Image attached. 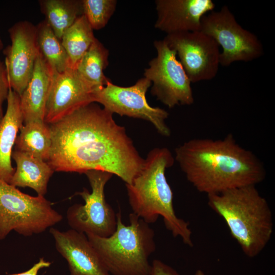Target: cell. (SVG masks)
<instances>
[{
  "label": "cell",
  "mask_w": 275,
  "mask_h": 275,
  "mask_svg": "<svg viewBox=\"0 0 275 275\" xmlns=\"http://www.w3.org/2000/svg\"><path fill=\"white\" fill-rule=\"evenodd\" d=\"M7 101V110L0 121V179L9 183L15 170L11 163L12 149L23 118L20 97L11 87Z\"/></svg>",
  "instance_id": "17"
},
{
  "label": "cell",
  "mask_w": 275,
  "mask_h": 275,
  "mask_svg": "<svg viewBox=\"0 0 275 275\" xmlns=\"http://www.w3.org/2000/svg\"><path fill=\"white\" fill-rule=\"evenodd\" d=\"M36 27V38L38 50L51 69L62 72L71 67L68 54L61 41L45 20L39 22Z\"/></svg>",
  "instance_id": "22"
},
{
  "label": "cell",
  "mask_w": 275,
  "mask_h": 275,
  "mask_svg": "<svg viewBox=\"0 0 275 275\" xmlns=\"http://www.w3.org/2000/svg\"><path fill=\"white\" fill-rule=\"evenodd\" d=\"M108 56V50L96 38L75 67L79 75L94 93L110 80L103 73L109 63Z\"/></svg>",
  "instance_id": "20"
},
{
  "label": "cell",
  "mask_w": 275,
  "mask_h": 275,
  "mask_svg": "<svg viewBox=\"0 0 275 275\" xmlns=\"http://www.w3.org/2000/svg\"><path fill=\"white\" fill-rule=\"evenodd\" d=\"M56 249L67 261L70 275H110L87 235L73 229L50 228Z\"/></svg>",
  "instance_id": "14"
},
{
  "label": "cell",
  "mask_w": 275,
  "mask_h": 275,
  "mask_svg": "<svg viewBox=\"0 0 275 275\" xmlns=\"http://www.w3.org/2000/svg\"><path fill=\"white\" fill-rule=\"evenodd\" d=\"M154 27L167 34L200 31L202 18L213 11L211 0H156Z\"/></svg>",
  "instance_id": "15"
},
{
  "label": "cell",
  "mask_w": 275,
  "mask_h": 275,
  "mask_svg": "<svg viewBox=\"0 0 275 275\" xmlns=\"http://www.w3.org/2000/svg\"><path fill=\"white\" fill-rule=\"evenodd\" d=\"M150 275H180L175 269L160 260L155 259L151 264Z\"/></svg>",
  "instance_id": "26"
},
{
  "label": "cell",
  "mask_w": 275,
  "mask_h": 275,
  "mask_svg": "<svg viewBox=\"0 0 275 275\" xmlns=\"http://www.w3.org/2000/svg\"><path fill=\"white\" fill-rule=\"evenodd\" d=\"M39 3L45 20L61 41L64 32L83 14L81 1L41 0Z\"/></svg>",
  "instance_id": "21"
},
{
  "label": "cell",
  "mask_w": 275,
  "mask_h": 275,
  "mask_svg": "<svg viewBox=\"0 0 275 275\" xmlns=\"http://www.w3.org/2000/svg\"><path fill=\"white\" fill-rule=\"evenodd\" d=\"M19 130L14 149L47 161L52 146L49 124L44 120L33 121L24 123Z\"/></svg>",
  "instance_id": "19"
},
{
  "label": "cell",
  "mask_w": 275,
  "mask_h": 275,
  "mask_svg": "<svg viewBox=\"0 0 275 275\" xmlns=\"http://www.w3.org/2000/svg\"><path fill=\"white\" fill-rule=\"evenodd\" d=\"M116 216V229L112 235L100 237L87 234L89 240L109 274L150 275L149 258L156 249L154 230L133 213L129 215L127 226L122 222L120 211Z\"/></svg>",
  "instance_id": "5"
},
{
  "label": "cell",
  "mask_w": 275,
  "mask_h": 275,
  "mask_svg": "<svg viewBox=\"0 0 275 275\" xmlns=\"http://www.w3.org/2000/svg\"><path fill=\"white\" fill-rule=\"evenodd\" d=\"M175 159L167 148L151 150L143 166L130 184H125L129 203L134 214L150 224L163 218L166 228L184 244L193 246L189 224L178 217L173 206V194L165 172Z\"/></svg>",
  "instance_id": "3"
},
{
  "label": "cell",
  "mask_w": 275,
  "mask_h": 275,
  "mask_svg": "<svg viewBox=\"0 0 275 275\" xmlns=\"http://www.w3.org/2000/svg\"><path fill=\"white\" fill-rule=\"evenodd\" d=\"M12 158L16 168L9 184L15 187H28L44 196L49 180L54 172L48 162L33 156L14 150Z\"/></svg>",
  "instance_id": "18"
},
{
  "label": "cell",
  "mask_w": 275,
  "mask_h": 275,
  "mask_svg": "<svg viewBox=\"0 0 275 275\" xmlns=\"http://www.w3.org/2000/svg\"><path fill=\"white\" fill-rule=\"evenodd\" d=\"M208 205L226 223L232 237L249 258L260 254L273 231V216L255 185L207 195Z\"/></svg>",
  "instance_id": "4"
},
{
  "label": "cell",
  "mask_w": 275,
  "mask_h": 275,
  "mask_svg": "<svg viewBox=\"0 0 275 275\" xmlns=\"http://www.w3.org/2000/svg\"><path fill=\"white\" fill-rule=\"evenodd\" d=\"M85 174L92 192L84 188L77 193L85 201V204H75L68 209V223L72 229L86 235L108 237L116 230L117 216L106 201L104 187L113 175L99 170H89Z\"/></svg>",
  "instance_id": "8"
},
{
  "label": "cell",
  "mask_w": 275,
  "mask_h": 275,
  "mask_svg": "<svg viewBox=\"0 0 275 275\" xmlns=\"http://www.w3.org/2000/svg\"><path fill=\"white\" fill-rule=\"evenodd\" d=\"M10 88L7 68L5 63L0 61V121L4 115L3 105L7 99Z\"/></svg>",
  "instance_id": "25"
},
{
  "label": "cell",
  "mask_w": 275,
  "mask_h": 275,
  "mask_svg": "<svg viewBox=\"0 0 275 275\" xmlns=\"http://www.w3.org/2000/svg\"><path fill=\"white\" fill-rule=\"evenodd\" d=\"M95 39L93 29L84 14L64 32L61 43L68 54L72 68L75 69Z\"/></svg>",
  "instance_id": "23"
},
{
  "label": "cell",
  "mask_w": 275,
  "mask_h": 275,
  "mask_svg": "<svg viewBox=\"0 0 275 275\" xmlns=\"http://www.w3.org/2000/svg\"><path fill=\"white\" fill-rule=\"evenodd\" d=\"M52 70L39 53L32 76L20 97L23 123L44 120Z\"/></svg>",
  "instance_id": "16"
},
{
  "label": "cell",
  "mask_w": 275,
  "mask_h": 275,
  "mask_svg": "<svg viewBox=\"0 0 275 275\" xmlns=\"http://www.w3.org/2000/svg\"><path fill=\"white\" fill-rule=\"evenodd\" d=\"M113 115L92 102L49 124L52 146L47 162L53 171H102L130 184L142 169L144 159Z\"/></svg>",
  "instance_id": "1"
},
{
  "label": "cell",
  "mask_w": 275,
  "mask_h": 275,
  "mask_svg": "<svg viewBox=\"0 0 275 275\" xmlns=\"http://www.w3.org/2000/svg\"><path fill=\"white\" fill-rule=\"evenodd\" d=\"M62 219L44 196H30L0 179V240L13 230L24 236L43 232Z\"/></svg>",
  "instance_id": "6"
},
{
  "label": "cell",
  "mask_w": 275,
  "mask_h": 275,
  "mask_svg": "<svg viewBox=\"0 0 275 275\" xmlns=\"http://www.w3.org/2000/svg\"><path fill=\"white\" fill-rule=\"evenodd\" d=\"M3 47V42L2 41L1 36H0V51L2 49Z\"/></svg>",
  "instance_id": "29"
},
{
  "label": "cell",
  "mask_w": 275,
  "mask_h": 275,
  "mask_svg": "<svg viewBox=\"0 0 275 275\" xmlns=\"http://www.w3.org/2000/svg\"><path fill=\"white\" fill-rule=\"evenodd\" d=\"M194 275H206V273L201 269H198L195 272Z\"/></svg>",
  "instance_id": "28"
},
{
  "label": "cell",
  "mask_w": 275,
  "mask_h": 275,
  "mask_svg": "<svg viewBox=\"0 0 275 275\" xmlns=\"http://www.w3.org/2000/svg\"><path fill=\"white\" fill-rule=\"evenodd\" d=\"M93 94L75 69L62 72L52 70L44 121L48 124L56 123L80 107L94 102Z\"/></svg>",
  "instance_id": "13"
},
{
  "label": "cell",
  "mask_w": 275,
  "mask_h": 275,
  "mask_svg": "<svg viewBox=\"0 0 275 275\" xmlns=\"http://www.w3.org/2000/svg\"><path fill=\"white\" fill-rule=\"evenodd\" d=\"M50 262L46 261L43 258H41L39 261L34 264L29 270L9 275H37L38 271L42 268L48 267L50 265Z\"/></svg>",
  "instance_id": "27"
},
{
  "label": "cell",
  "mask_w": 275,
  "mask_h": 275,
  "mask_svg": "<svg viewBox=\"0 0 275 275\" xmlns=\"http://www.w3.org/2000/svg\"><path fill=\"white\" fill-rule=\"evenodd\" d=\"M174 159L188 182L207 195L256 186L266 175L261 160L231 134L221 139L186 141L175 149Z\"/></svg>",
  "instance_id": "2"
},
{
  "label": "cell",
  "mask_w": 275,
  "mask_h": 275,
  "mask_svg": "<svg viewBox=\"0 0 275 275\" xmlns=\"http://www.w3.org/2000/svg\"><path fill=\"white\" fill-rule=\"evenodd\" d=\"M11 44L4 50L5 64L11 88L20 96L30 80L39 53L36 27L28 21L15 23L8 30Z\"/></svg>",
  "instance_id": "12"
},
{
  "label": "cell",
  "mask_w": 275,
  "mask_h": 275,
  "mask_svg": "<svg viewBox=\"0 0 275 275\" xmlns=\"http://www.w3.org/2000/svg\"><path fill=\"white\" fill-rule=\"evenodd\" d=\"M157 56L149 63L144 76L151 82V93L170 108L194 102L191 81L176 52L162 40L154 42Z\"/></svg>",
  "instance_id": "9"
},
{
  "label": "cell",
  "mask_w": 275,
  "mask_h": 275,
  "mask_svg": "<svg viewBox=\"0 0 275 275\" xmlns=\"http://www.w3.org/2000/svg\"><path fill=\"white\" fill-rule=\"evenodd\" d=\"M151 86V81L144 77L129 87L117 86L109 80L94 93V101L112 114L147 121L159 134L169 137L171 131L166 123L168 113L160 107L150 106L146 99V94Z\"/></svg>",
  "instance_id": "10"
},
{
  "label": "cell",
  "mask_w": 275,
  "mask_h": 275,
  "mask_svg": "<svg viewBox=\"0 0 275 275\" xmlns=\"http://www.w3.org/2000/svg\"><path fill=\"white\" fill-rule=\"evenodd\" d=\"M81 2L83 14L93 30L105 26L117 4L116 0H82Z\"/></svg>",
  "instance_id": "24"
},
{
  "label": "cell",
  "mask_w": 275,
  "mask_h": 275,
  "mask_svg": "<svg viewBox=\"0 0 275 275\" xmlns=\"http://www.w3.org/2000/svg\"><path fill=\"white\" fill-rule=\"evenodd\" d=\"M200 31L222 47L219 64L223 66L235 62L251 61L263 53L262 44L257 36L243 29L227 6L205 14L202 18Z\"/></svg>",
  "instance_id": "7"
},
{
  "label": "cell",
  "mask_w": 275,
  "mask_h": 275,
  "mask_svg": "<svg viewBox=\"0 0 275 275\" xmlns=\"http://www.w3.org/2000/svg\"><path fill=\"white\" fill-rule=\"evenodd\" d=\"M175 50L191 83L211 80L218 72L219 46L201 31L167 34L163 39Z\"/></svg>",
  "instance_id": "11"
}]
</instances>
